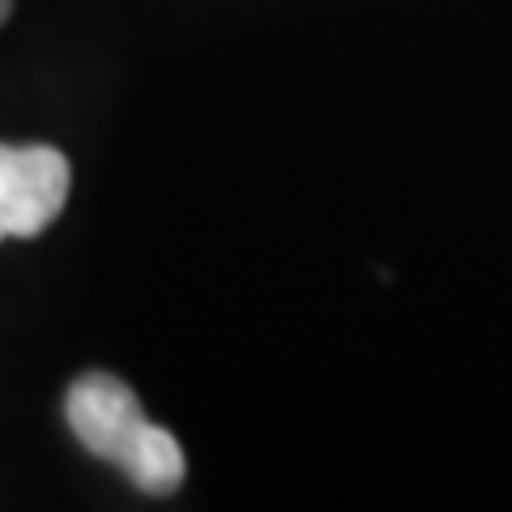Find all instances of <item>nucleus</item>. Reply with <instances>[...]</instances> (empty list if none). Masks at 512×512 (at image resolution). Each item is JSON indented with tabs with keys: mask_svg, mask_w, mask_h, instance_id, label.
<instances>
[{
	"mask_svg": "<svg viewBox=\"0 0 512 512\" xmlns=\"http://www.w3.org/2000/svg\"><path fill=\"white\" fill-rule=\"evenodd\" d=\"M64 419L73 436L94 457L128 474V483L146 495H171L184 483V453L167 427L146 419L137 393L107 372H86L64 397Z\"/></svg>",
	"mask_w": 512,
	"mask_h": 512,
	"instance_id": "f257e3e1",
	"label": "nucleus"
},
{
	"mask_svg": "<svg viewBox=\"0 0 512 512\" xmlns=\"http://www.w3.org/2000/svg\"><path fill=\"white\" fill-rule=\"evenodd\" d=\"M69 201V163L52 146L0 141V239H35Z\"/></svg>",
	"mask_w": 512,
	"mask_h": 512,
	"instance_id": "f03ea898",
	"label": "nucleus"
},
{
	"mask_svg": "<svg viewBox=\"0 0 512 512\" xmlns=\"http://www.w3.org/2000/svg\"><path fill=\"white\" fill-rule=\"evenodd\" d=\"M9 9H13V0H0V22L9 18Z\"/></svg>",
	"mask_w": 512,
	"mask_h": 512,
	"instance_id": "7ed1b4c3",
	"label": "nucleus"
}]
</instances>
